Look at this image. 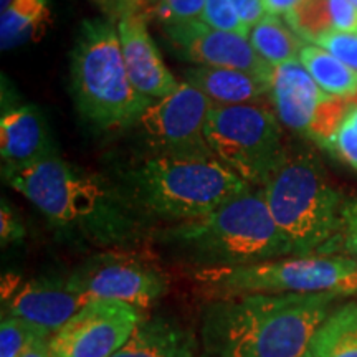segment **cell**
<instances>
[{"label":"cell","instance_id":"cell-1","mask_svg":"<svg viewBox=\"0 0 357 357\" xmlns=\"http://www.w3.org/2000/svg\"><path fill=\"white\" fill-rule=\"evenodd\" d=\"M2 174L3 181L70 242L105 252L129 250L147 234V218L124 192L60 155Z\"/></svg>","mask_w":357,"mask_h":357},{"label":"cell","instance_id":"cell-2","mask_svg":"<svg viewBox=\"0 0 357 357\" xmlns=\"http://www.w3.org/2000/svg\"><path fill=\"white\" fill-rule=\"evenodd\" d=\"M339 298L314 293L208 300L200 312L199 357H310L312 337Z\"/></svg>","mask_w":357,"mask_h":357},{"label":"cell","instance_id":"cell-3","mask_svg":"<svg viewBox=\"0 0 357 357\" xmlns=\"http://www.w3.org/2000/svg\"><path fill=\"white\" fill-rule=\"evenodd\" d=\"M151 236L169 258L190 268V273L291 257L268 211L263 187H250L217 211L154 230Z\"/></svg>","mask_w":357,"mask_h":357},{"label":"cell","instance_id":"cell-4","mask_svg":"<svg viewBox=\"0 0 357 357\" xmlns=\"http://www.w3.org/2000/svg\"><path fill=\"white\" fill-rule=\"evenodd\" d=\"M263 192L291 257L337 255L344 240L346 200L334 189L316 153L306 147L288 149Z\"/></svg>","mask_w":357,"mask_h":357},{"label":"cell","instance_id":"cell-5","mask_svg":"<svg viewBox=\"0 0 357 357\" xmlns=\"http://www.w3.org/2000/svg\"><path fill=\"white\" fill-rule=\"evenodd\" d=\"M250 185L217 158L149 155L128 174L124 194L147 220H195Z\"/></svg>","mask_w":357,"mask_h":357},{"label":"cell","instance_id":"cell-6","mask_svg":"<svg viewBox=\"0 0 357 357\" xmlns=\"http://www.w3.org/2000/svg\"><path fill=\"white\" fill-rule=\"evenodd\" d=\"M70 79L78 111L101 131L134 128L153 102L129 78L118 26L109 19H88L79 26Z\"/></svg>","mask_w":357,"mask_h":357},{"label":"cell","instance_id":"cell-7","mask_svg":"<svg viewBox=\"0 0 357 357\" xmlns=\"http://www.w3.org/2000/svg\"><path fill=\"white\" fill-rule=\"evenodd\" d=\"M208 300L250 294L352 296L357 293V260L349 255L284 257L220 270L192 271Z\"/></svg>","mask_w":357,"mask_h":357},{"label":"cell","instance_id":"cell-8","mask_svg":"<svg viewBox=\"0 0 357 357\" xmlns=\"http://www.w3.org/2000/svg\"><path fill=\"white\" fill-rule=\"evenodd\" d=\"M205 137L220 162L253 187H263L288 153L278 116L265 102L212 105Z\"/></svg>","mask_w":357,"mask_h":357},{"label":"cell","instance_id":"cell-9","mask_svg":"<svg viewBox=\"0 0 357 357\" xmlns=\"http://www.w3.org/2000/svg\"><path fill=\"white\" fill-rule=\"evenodd\" d=\"M86 301L109 300L147 310L169 289V278L153 258L131 250H108L89 257L68 275Z\"/></svg>","mask_w":357,"mask_h":357},{"label":"cell","instance_id":"cell-10","mask_svg":"<svg viewBox=\"0 0 357 357\" xmlns=\"http://www.w3.org/2000/svg\"><path fill=\"white\" fill-rule=\"evenodd\" d=\"M213 102L182 79L171 95L153 100L136 128L151 155L215 158L205 137V124Z\"/></svg>","mask_w":357,"mask_h":357},{"label":"cell","instance_id":"cell-11","mask_svg":"<svg viewBox=\"0 0 357 357\" xmlns=\"http://www.w3.org/2000/svg\"><path fill=\"white\" fill-rule=\"evenodd\" d=\"M271 102L283 126L331 151L337 129L354 101L326 93L301 61L294 60L275 66Z\"/></svg>","mask_w":357,"mask_h":357},{"label":"cell","instance_id":"cell-12","mask_svg":"<svg viewBox=\"0 0 357 357\" xmlns=\"http://www.w3.org/2000/svg\"><path fill=\"white\" fill-rule=\"evenodd\" d=\"M144 311L121 301H88L50 339L60 357H113L139 324Z\"/></svg>","mask_w":357,"mask_h":357},{"label":"cell","instance_id":"cell-13","mask_svg":"<svg viewBox=\"0 0 357 357\" xmlns=\"http://www.w3.org/2000/svg\"><path fill=\"white\" fill-rule=\"evenodd\" d=\"M162 32L171 50L182 60L197 66L243 70L273 79L275 66L258 55L248 37L212 29L204 20L166 25Z\"/></svg>","mask_w":357,"mask_h":357},{"label":"cell","instance_id":"cell-14","mask_svg":"<svg viewBox=\"0 0 357 357\" xmlns=\"http://www.w3.org/2000/svg\"><path fill=\"white\" fill-rule=\"evenodd\" d=\"M118 35L129 78L136 89L151 100H159L181 86V82L164 63L151 38L147 17L137 6L124 3L118 19Z\"/></svg>","mask_w":357,"mask_h":357},{"label":"cell","instance_id":"cell-15","mask_svg":"<svg viewBox=\"0 0 357 357\" xmlns=\"http://www.w3.org/2000/svg\"><path fill=\"white\" fill-rule=\"evenodd\" d=\"M86 303L71 288L68 276H38L19 287L8 298L3 312L55 334Z\"/></svg>","mask_w":357,"mask_h":357},{"label":"cell","instance_id":"cell-16","mask_svg":"<svg viewBox=\"0 0 357 357\" xmlns=\"http://www.w3.org/2000/svg\"><path fill=\"white\" fill-rule=\"evenodd\" d=\"M0 153L3 169L19 171L58 155L47 118L35 105L8 108L0 116Z\"/></svg>","mask_w":357,"mask_h":357},{"label":"cell","instance_id":"cell-17","mask_svg":"<svg viewBox=\"0 0 357 357\" xmlns=\"http://www.w3.org/2000/svg\"><path fill=\"white\" fill-rule=\"evenodd\" d=\"M199 331L166 312H144L113 357H199Z\"/></svg>","mask_w":357,"mask_h":357},{"label":"cell","instance_id":"cell-18","mask_svg":"<svg viewBox=\"0 0 357 357\" xmlns=\"http://www.w3.org/2000/svg\"><path fill=\"white\" fill-rule=\"evenodd\" d=\"M184 82L202 91L213 105H250L271 96V79L243 70L192 66L184 71Z\"/></svg>","mask_w":357,"mask_h":357},{"label":"cell","instance_id":"cell-19","mask_svg":"<svg viewBox=\"0 0 357 357\" xmlns=\"http://www.w3.org/2000/svg\"><path fill=\"white\" fill-rule=\"evenodd\" d=\"M50 22V0H13L0 17L3 52L38 40Z\"/></svg>","mask_w":357,"mask_h":357},{"label":"cell","instance_id":"cell-20","mask_svg":"<svg viewBox=\"0 0 357 357\" xmlns=\"http://www.w3.org/2000/svg\"><path fill=\"white\" fill-rule=\"evenodd\" d=\"M310 357H357V301L334 307L312 337Z\"/></svg>","mask_w":357,"mask_h":357},{"label":"cell","instance_id":"cell-21","mask_svg":"<svg viewBox=\"0 0 357 357\" xmlns=\"http://www.w3.org/2000/svg\"><path fill=\"white\" fill-rule=\"evenodd\" d=\"M298 60L326 93L349 100L357 96V71L342 63L324 48L314 43H305Z\"/></svg>","mask_w":357,"mask_h":357},{"label":"cell","instance_id":"cell-22","mask_svg":"<svg viewBox=\"0 0 357 357\" xmlns=\"http://www.w3.org/2000/svg\"><path fill=\"white\" fill-rule=\"evenodd\" d=\"M248 40L258 55L271 66L298 60L306 43L287 22L268 13L250 30Z\"/></svg>","mask_w":357,"mask_h":357},{"label":"cell","instance_id":"cell-23","mask_svg":"<svg viewBox=\"0 0 357 357\" xmlns=\"http://www.w3.org/2000/svg\"><path fill=\"white\" fill-rule=\"evenodd\" d=\"M52 336L29 321L3 312L0 324V357H22L30 347L50 341Z\"/></svg>","mask_w":357,"mask_h":357},{"label":"cell","instance_id":"cell-24","mask_svg":"<svg viewBox=\"0 0 357 357\" xmlns=\"http://www.w3.org/2000/svg\"><path fill=\"white\" fill-rule=\"evenodd\" d=\"M284 22L306 43H312L319 35L333 30V20L326 0H306L296 10L284 15Z\"/></svg>","mask_w":357,"mask_h":357},{"label":"cell","instance_id":"cell-25","mask_svg":"<svg viewBox=\"0 0 357 357\" xmlns=\"http://www.w3.org/2000/svg\"><path fill=\"white\" fill-rule=\"evenodd\" d=\"M139 10L162 26L204 19L205 0H141Z\"/></svg>","mask_w":357,"mask_h":357},{"label":"cell","instance_id":"cell-26","mask_svg":"<svg viewBox=\"0 0 357 357\" xmlns=\"http://www.w3.org/2000/svg\"><path fill=\"white\" fill-rule=\"evenodd\" d=\"M202 20L212 29L223 30V32L238 33L242 37L250 35V30L238 19L230 0H205Z\"/></svg>","mask_w":357,"mask_h":357},{"label":"cell","instance_id":"cell-27","mask_svg":"<svg viewBox=\"0 0 357 357\" xmlns=\"http://www.w3.org/2000/svg\"><path fill=\"white\" fill-rule=\"evenodd\" d=\"M331 151L357 171V101L352 102L342 119L333 141Z\"/></svg>","mask_w":357,"mask_h":357},{"label":"cell","instance_id":"cell-28","mask_svg":"<svg viewBox=\"0 0 357 357\" xmlns=\"http://www.w3.org/2000/svg\"><path fill=\"white\" fill-rule=\"evenodd\" d=\"M357 71V33L328 30L312 42Z\"/></svg>","mask_w":357,"mask_h":357},{"label":"cell","instance_id":"cell-29","mask_svg":"<svg viewBox=\"0 0 357 357\" xmlns=\"http://www.w3.org/2000/svg\"><path fill=\"white\" fill-rule=\"evenodd\" d=\"M25 238V227L20 217L13 212V208L6 200H2V208H0V242L6 248L8 245L19 243Z\"/></svg>","mask_w":357,"mask_h":357},{"label":"cell","instance_id":"cell-30","mask_svg":"<svg viewBox=\"0 0 357 357\" xmlns=\"http://www.w3.org/2000/svg\"><path fill=\"white\" fill-rule=\"evenodd\" d=\"M333 29L346 33H357V7L349 0H326Z\"/></svg>","mask_w":357,"mask_h":357},{"label":"cell","instance_id":"cell-31","mask_svg":"<svg viewBox=\"0 0 357 357\" xmlns=\"http://www.w3.org/2000/svg\"><path fill=\"white\" fill-rule=\"evenodd\" d=\"M242 24L252 30L266 15L263 0H230Z\"/></svg>","mask_w":357,"mask_h":357},{"label":"cell","instance_id":"cell-32","mask_svg":"<svg viewBox=\"0 0 357 357\" xmlns=\"http://www.w3.org/2000/svg\"><path fill=\"white\" fill-rule=\"evenodd\" d=\"M306 0H263V6L268 15H288L301 7Z\"/></svg>","mask_w":357,"mask_h":357},{"label":"cell","instance_id":"cell-33","mask_svg":"<svg viewBox=\"0 0 357 357\" xmlns=\"http://www.w3.org/2000/svg\"><path fill=\"white\" fill-rule=\"evenodd\" d=\"M342 227L344 235H357V199L346 200L342 207Z\"/></svg>","mask_w":357,"mask_h":357},{"label":"cell","instance_id":"cell-34","mask_svg":"<svg viewBox=\"0 0 357 357\" xmlns=\"http://www.w3.org/2000/svg\"><path fill=\"white\" fill-rule=\"evenodd\" d=\"M22 357H60L56 354L55 351L50 347V341H45V342H38L30 347L29 351L25 352Z\"/></svg>","mask_w":357,"mask_h":357},{"label":"cell","instance_id":"cell-35","mask_svg":"<svg viewBox=\"0 0 357 357\" xmlns=\"http://www.w3.org/2000/svg\"><path fill=\"white\" fill-rule=\"evenodd\" d=\"M341 250L357 260V235H344V240H342Z\"/></svg>","mask_w":357,"mask_h":357},{"label":"cell","instance_id":"cell-36","mask_svg":"<svg viewBox=\"0 0 357 357\" xmlns=\"http://www.w3.org/2000/svg\"><path fill=\"white\" fill-rule=\"evenodd\" d=\"M12 2H13V0H0V7H2V12L6 10V8L10 6Z\"/></svg>","mask_w":357,"mask_h":357},{"label":"cell","instance_id":"cell-37","mask_svg":"<svg viewBox=\"0 0 357 357\" xmlns=\"http://www.w3.org/2000/svg\"><path fill=\"white\" fill-rule=\"evenodd\" d=\"M141 0H124V3H131V6H137Z\"/></svg>","mask_w":357,"mask_h":357},{"label":"cell","instance_id":"cell-38","mask_svg":"<svg viewBox=\"0 0 357 357\" xmlns=\"http://www.w3.org/2000/svg\"><path fill=\"white\" fill-rule=\"evenodd\" d=\"M349 2L352 3V6H356V7H357V0H349Z\"/></svg>","mask_w":357,"mask_h":357}]
</instances>
